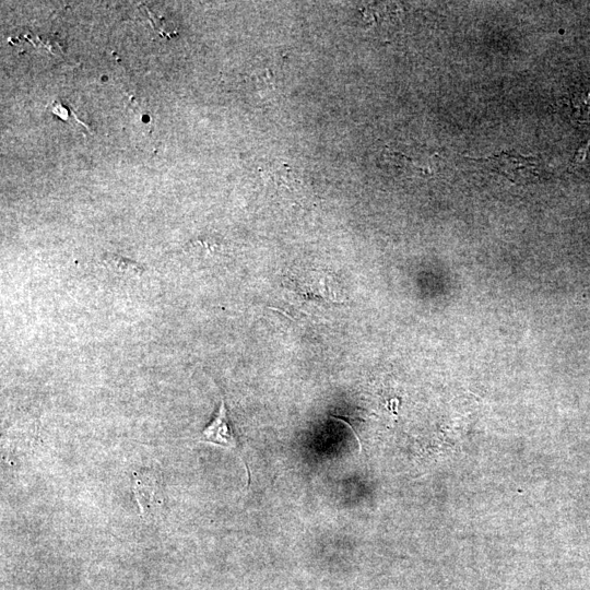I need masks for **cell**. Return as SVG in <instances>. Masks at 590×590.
Wrapping results in <instances>:
<instances>
[{"label": "cell", "instance_id": "1", "mask_svg": "<svg viewBox=\"0 0 590 590\" xmlns=\"http://www.w3.org/2000/svg\"><path fill=\"white\" fill-rule=\"evenodd\" d=\"M489 166L496 173L504 175L515 184H527L536 178L539 160L533 156H523L512 152H500L486 158H472Z\"/></svg>", "mask_w": 590, "mask_h": 590}, {"label": "cell", "instance_id": "2", "mask_svg": "<svg viewBox=\"0 0 590 590\" xmlns=\"http://www.w3.org/2000/svg\"><path fill=\"white\" fill-rule=\"evenodd\" d=\"M133 493L141 515L152 517L163 506L164 492L161 475L152 469H143L134 473Z\"/></svg>", "mask_w": 590, "mask_h": 590}, {"label": "cell", "instance_id": "5", "mask_svg": "<svg viewBox=\"0 0 590 590\" xmlns=\"http://www.w3.org/2000/svg\"><path fill=\"white\" fill-rule=\"evenodd\" d=\"M588 157H590V138L581 143L571 160V166L576 167L582 164Z\"/></svg>", "mask_w": 590, "mask_h": 590}, {"label": "cell", "instance_id": "4", "mask_svg": "<svg viewBox=\"0 0 590 590\" xmlns=\"http://www.w3.org/2000/svg\"><path fill=\"white\" fill-rule=\"evenodd\" d=\"M574 111L578 119L590 116V83L581 86L571 99Z\"/></svg>", "mask_w": 590, "mask_h": 590}, {"label": "cell", "instance_id": "3", "mask_svg": "<svg viewBox=\"0 0 590 590\" xmlns=\"http://www.w3.org/2000/svg\"><path fill=\"white\" fill-rule=\"evenodd\" d=\"M199 439L238 452V441L231 425L227 409L223 399L214 418L202 430Z\"/></svg>", "mask_w": 590, "mask_h": 590}]
</instances>
